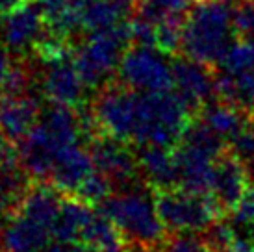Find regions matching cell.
<instances>
[{"label": "cell", "instance_id": "cell-1", "mask_svg": "<svg viewBox=\"0 0 254 252\" xmlns=\"http://www.w3.org/2000/svg\"><path fill=\"white\" fill-rule=\"evenodd\" d=\"M100 211L121 230L127 252H160L169 238L148 184L127 191H113L99 204Z\"/></svg>", "mask_w": 254, "mask_h": 252}, {"label": "cell", "instance_id": "cell-2", "mask_svg": "<svg viewBox=\"0 0 254 252\" xmlns=\"http://www.w3.org/2000/svg\"><path fill=\"white\" fill-rule=\"evenodd\" d=\"M234 7L226 0H197L182 24L180 50L206 65H219L236 41Z\"/></svg>", "mask_w": 254, "mask_h": 252}, {"label": "cell", "instance_id": "cell-3", "mask_svg": "<svg viewBox=\"0 0 254 252\" xmlns=\"http://www.w3.org/2000/svg\"><path fill=\"white\" fill-rule=\"evenodd\" d=\"M128 43H134L130 22L89 32V35L80 43L72 58L89 89H102L104 85L112 84Z\"/></svg>", "mask_w": 254, "mask_h": 252}, {"label": "cell", "instance_id": "cell-4", "mask_svg": "<svg viewBox=\"0 0 254 252\" xmlns=\"http://www.w3.org/2000/svg\"><path fill=\"white\" fill-rule=\"evenodd\" d=\"M156 208L169 234L208 230L225 217L223 210L208 193H195L184 188L156 189Z\"/></svg>", "mask_w": 254, "mask_h": 252}, {"label": "cell", "instance_id": "cell-5", "mask_svg": "<svg viewBox=\"0 0 254 252\" xmlns=\"http://www.w3.org/2000/svg\"><path fill=\"white\" fill-rule=\"evenodd\" d=\"M121 84L141 93L171 91L175 84L169 52L154 45L134 43L128 47L117 70Z\"/></svg>", "mask_w": 254, "mask_h": 252}, {"label": "cell", "instance_id": "cell-6", "mask_svg": "<svg viewBox=\"0 0 254 252\" xmlns=\"http://www.w3.org/2000/svg\"><path fill=\"white\" fill-rule=\"evenodd\" d=\"M91 110L100 132L134 145L139 125V91L112 82L99 89Z\"/></svg>", "mask_w": 254, "mask_h": 252}, {"label": "cell", "instance_id": "cell-7", "mask_svg": "<svg viewBox=\"0 0 254 252\" xmlns=\"http://www.w3.org/2000/svg\"><path fill=\"white\" fill-rule=\"evenodd\" d=\"M87 148L91 152L95 169L106 176L113 191H127L147 184L132 143L99 133L87 143Z\"/></svg>", "mask_w": 254, "mask_h": 252}, {"label": "cell", "instance_id": "cell-8", "mask_svg": "<svg viewBox=\"0 0 254 252\" xmlns=\"http://www.w3.org/2000/svg\"><path fill=\"white\" fill-rule=\"evenodd\" d=\"M87 84L80 74L74 58L69 54L45 60L41 72V93L52 104L82 108L87 98Z\"/></svg>", "mask_w": 254, "mask_h": 252}, {"label": "cell", "instance_id": "cell-9", "mask_svg": "<svg viewBox=\"0 0 254 252\" xmlns=\"http://www.w3.org/2000/svg\"><path fill=\"white\" fill-rule=\"evenodd\" d=\"M251 188H253V176L249 173V169L226 147L215 158L208 195H212L223 213L228 215L243 200V196L247 195Z\"/></svg>", "mask_w": 254, "mask_h": 252}, {"label": "cell", "instance_id": "cell-10", "mask_svg": "<svg viewBox=\"0 0 254 252\" xmlns=\"http://www.w3.org/2000/svg\"><path fill=\"white\" fill-rule=\"evenodd\" d=\"M173 87L193 115H197L208 102L217 98L215 74L210 70V65L184 56L180 60H173Z\"/></svg>", "mask_w": 254, "mask_h": 252}, {"label": "cell", "instance_id": "cell-11", "mask_svg": "<svg viewBox=\"0 0 254 252\" xmlns=\"http://www.w3.org/2000/svg\"><path fill=\"white\" fill-rule=\"evenodd\" d=\"M49 28L37 4H24L2 19V39L11 52L36 50Z\"/></svg>", "mask_w": 254, "mask_h": 252}, {"label": "cell", "instance_id": "cell-12", "mask_svg": "<svg viewBox=\"0 0 254 252\" xmlns=\"http://www.w3.org/2000/svg\"><path fill=\"white\" fill-rule=\"evenodd\" d=\"M95 171L91 152L87 145L76 143L62 148L56 154L50 167L47 182L52 184L64 195H76L80 186Z\"/></svg>", "mask_w": 254, "mask_h": 252}, {"label": "cell", "instance_id": "cell-13", "mask_svg": "<svg viewBox=\"0 0 254 252\" xmlns=\"http://www.w3.org/2000/svg\"><path fill=\"white\" fill-rule=\"evenodd\" d=\"M52 230L15 210L0 223V252H41Z\"/></svg>", "mask_w": 254, "mask_h": 252}, {"label": "cell", "instance_id": "cell-14", "mask_svg": "<svg viewBox=\"0 0 254 252\" xmlns=\"http://www.w3.org/2000/svg\"><path fill=\"white\" fill-rule=\"evenodd\" d=\"M39 100L32 95L0 97V133L11 143H21L36 126L41 115Z\"/></svg>", "mask_w": 254, "mask_h": 252}, {"label": "cell", "instance_id": "cell-15", "mask_svg": "<svg viewBox=\"0 0 254 252\" xmlns=\"http://www.w3.org/2000/svg\"><path fill=\"white\" fill-rule=\"evenodd\" d=\"M135 154L145 182L154 189L180 188L177 152L160 145H135Z\"/></svg>", "mask_w": 254, "mask_h": 252}, {"label": "cell", "instance_id": "cell-16", "mask_svg": "<svg viewBox=\"0 0 254 252\" xmlns=\"http://www.w3.org/2000/svg\"><path fill=\"white\" fill-rule=\"evenodd\" d=\"M137 6V0H78L80 30L97 32L125 24Z\"/></svg>", "mask_w": 254, "mask_h": 252}, {"label": "cell", "instance_id": "cell-17", "mask_svg": "<svg viewBox=\"0 0 254 252\" xmlns=\"http://www.w3.org/2000/svg\"><path fill=\"white\" fill-rule=\"evenodd\" d=\"M195 117L200 119L210 130H213V132L217 133L226 145H228L251 121H254L249 113H245L243 110H240L238 106L230 104V102H226L223 98H215L212 102H208Z\"/></svg>", "mask_w": 254, "mask_h": 252}, {"label": "cell", "instance_id": "cell-18", "mask_svg": "<svg viewBox=\"0 0 254 252\" xmlns=\"http://www.w3.org/2000/svg\"><path fill=\"white\" fill-rule=\"evenodd\" d=\"M80 245L93 252H127V243L117 224L102 211H93L80 234Z\"/></svg>", "mask_w": 254, "mask_h": 252}, {"label": "cell", "instance_id": "cell-19", "mask_svg": "<svg viewBox=\"0 0 254 252\" xmlns=\"http://www.w3.org/2000/svg\"><path fill=\"white\" fill-rule=\"evenodd\" d=\"M93 204L82 200L76 195H64L62 210L54 224V241L62 243H78L85 223L93 215Z\"/></svg>", "mask_w": 254, "mask_h": 252}, {"label": "cell", "instance_id": "cell-20", "mask_svg": "<svg viewBox=\"0 0 254 252\" xmlns=\"http://www.w3.org/2000/svg\"><path fill=\"white\" fill-rule=\"evenodd\" d=\"M217 98H223L254 119V70L245 72H223L215 74Z\"/></svg>", "mask_w": 254, "mask_h": 252}, {"label": "cell", "instance_id": "cell-21", "mask_svg": "<svg viewBox=\"0 0 254 252\" xmlns=\"http://www.w3.org/2000/svg\"><path fill=\"white\" fill-rule=\"evenodd\" d=\"M37 6L52 35L64 41H71L72 34L80 30L78 0H39Z\"/></svg>", "mask_w": 254, "mask_h": 252}, {"label": "cell", "instance_id": "cell-22", "mask_svg": "<svg viewBox=\"0 0 254 252\" xmlns=\"http://www.w3.org/2000/svg\"><path fill=\"white\" fill-rule=\"evenodd\" d=\"M223 72H245L254 70V41L251 39H240L234 41V45L228 49L225 58L217 65Z\"/></svg>", "mask_w": 254, "mask_h": 252}, {"label": "cell", "instance_id": "cell-23", "mask_svg": "<svg viewBox=\"0 0 254 252\" xmlns=\"http://www.w3.org/2000/svg\"><path fill=\"white\" fill-rule=\"evenodd\" d=\"M162 252H217L208 245L202 234L184 232V234H169Z\"/></svg>", "mask_w": 254, "mask_h": 252}, {"label": "cell", "instance_id": "cell-24", "mask_svg": "<svg viewBox=\"0 0 254 252\" xmlns=\"http://www.w3.org/2000/svg\"><path fill=\"white\" fill-rule=\"evenodd\" d=\"M112 193H113L112 184L108 182L106 176L100 175L99 171L95 169L91 175L87 176V180L80 186L76 196H80L82 200L93 204V206H99V204L102 202L106 196L112 195Z\"/></svg>", "mask_w": 254, "mask_h": 252}, {"label": "cell", "instance_id": "cell-25", "mask_svg": "<svg viewBox=\"0 0 254 252\" xmlns=\"http://www.w3.org/2000/svg\"><path fill=\"white\" fill-rule=\"evenodd\" d=\"M228 148L238 156L254 178V121H251L230 143Z\"/></svg>", "mask_w": 254, "mask_h": 252}, {"label": "cell", "instance_id": "cell-26", "mask_svg": "<svg viewBox=\"0 0 254 252\" xmlns=\"http://www.w3.org/2000/svg\"><path fill=\"white\" fill-rule=\"evenodd\" d=\"M234 26L240 39L254 41V0H240L234 7Z\"/></svg>", "mask_w": 254, "mask_h": 252}, {"label": "cell", "instance_id": "cell-27", "mask_svg": "<svg viewBox=\"0 0 254 252\" xmlns=\"http://www.w3.org/2000/svg\"><path fill=\"white\" fill-rule=\"evenodd\" d=\"M21 165L19 150L13 147V143L0 133V169H11Z\"/></svg>", "mask_w": 254, "mask_h": 252}, {"label": "cell", "instance_id": "cell-28", "mask_svg": "<svg viewBox=\"0 0 254 252\" xmlns=\"http://www.w3.org/2000/svg\"><path fill=\"white\" fill-rule=\"evenodd\" d=\"M11 67H13V63L9 60V49L6 45H0V91H2V85L6 82Z\"/></svg>", "mask_w": 254, "mask_h": 252}, {"label": "cell", "instance_id": "cell-29", "mask_svg": "<svg viewBox=\"0 0 254 252\" xmlns=\"http://www.w3.org/2000/svg\"><path fill=\"white\" fill-rule=\"evenodd\" d=\"M30 0H0V21L6 19L9 13H13L15 9L22 7L24 4H28Z\"/></svg>", "mask_w": 254, "mask_h": 252}, {"label": "cell", "instance_id": "cell-30", "mask_svg": "<svg viewBox=\"0 0 254 252\" xmlns=\"http://www.w3.org/2000/svg\"><path fill=\"white\" fill-rule=\"evenodd\" d=\"M230 252H254V243L253 241H249V239H245V238H240L236 243H234V247L230 249Z\"/></svg>", "mask_w": 254, "mask_h": 252}]
</instances>
